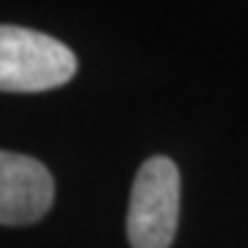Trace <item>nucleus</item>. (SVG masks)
I'll use <instances>...</instances> for the list:
<instances>
[{"label": "nucleus", "mask_w": 248, "mask_h": 248, "mask_svg": "<svg viewBox=\"0 0 248 248\" xmlns=\"http://www.w3.org/2000/svg\"><path fill=\"white\" fill-rule=\"evenodd\" d=\"M179 221V171L174 160L155 155L133 182L127 210V240L133 248H169Z\"/></svg>", "instance_id": "obj_2"}, {"label": "nucleus", "mask_w": 248, "mask_h": 248, "mask_svg": "<svg viewBox=\"0 0 248 248\" xmlns=\"http://www.w3.org/2000/svg\"><path fill=\"white\" fill-rule=\"evenodd\" d=\"M55 182L45 163L19 152L0 149V223H36L53 207Z\"/></svg>", "instance_id": "obj_3"}, {"label": "nucleus", "mask_w": 248, "mask_h": 248, "mask_svg": "<svg viewBox=\"0 0 248 248\" xmlns=\"http://www.w3.org/2000/svg\"><path fill=\"white\" fill-rule=\"evenodd\" d=\"M78 58L47 33L17 25H0V91H47L69 83Z\"/></svg>", "instance_id": "obj_1"}]
</instances>
